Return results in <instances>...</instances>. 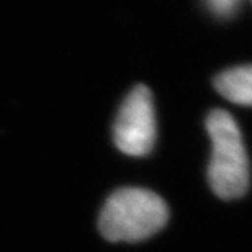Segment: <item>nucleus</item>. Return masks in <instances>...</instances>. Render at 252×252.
Here are the masks:
<instances>
[{
	"label": "nucleus",
	"mask_w": 252,
	"mask_h": 252,
	"mask_svg": "<svg viewBox=\"0 0 252 252\" xmlns=\"http://www.w3.org/2000/svg\"><path fill=\"white\" fill-rule=\"evenodd\" d=\"M240 0H207L210 9L219 17H229L236 11Z\"/></svg>",
	"instance_id": "nucleus-5"
},
{
	"label": "nucleus",
	"mask_w": 252,
	"mask_h": 252,
	"mask_svg": "<svg viewBox=\"0 0 252 252\" xmlns=\"http://www.w3.org/2000/svg\"><path fill=\"white\" fill-rule=\"evenodd\" d=\"M169 210L161 197L149 190L126 187L106 199L99 218V229L110 242H140L166 225Z\"/></svg>",
	"instance_id": "nucleus-1"
},
{
	"label": "nucleus",
	"mask_w": 252,
	"mask_h": 252,
	"mask_svg": "<svg viewBox=\"0 0 252 252\" xmlns=\"http://www.w3.org/2000/svg\"><path fill=\"white\" fill-rule=\"evenodd\" d=\"M213 154L208 166V183L222 199H236L249 187V161L242 132L225 110H214L207 119Z\"/></svg>",
	"instance_id": "nucleus-2"
},
{
	"label": "nucleus",
	"mask_w": 252,
	"mask_h": 252,
	"mask_svg": "<svg viewBox=\"0 0 252 252\" xmlns=\"http://www.w3.org/2000/svg\"><path fill=\"white\" fill-rule=\"evenodd\" d=\"M216 90L228 100L252 106V64L222 71L214 79Z\"/></svg>",
	"instance_id": "nucleus-4"
},
{
	"label": "nucleus",
	"mask_w": 252,
	"mask_h": 252,
	"mask_svg": "<svg viewBox=\"0 0 252 252\" xmlns=\"http://www.w3.org/2000/svg\"><path fill=\"white\" fill-rule=\"evenodd\" d=\"M157 125L151 90L137 85L123 100L114 123L116 146L126 155L145 157L155 143Z\"/></svg>",
	"instance_id": "nucleus-3"
}]
</instances>
